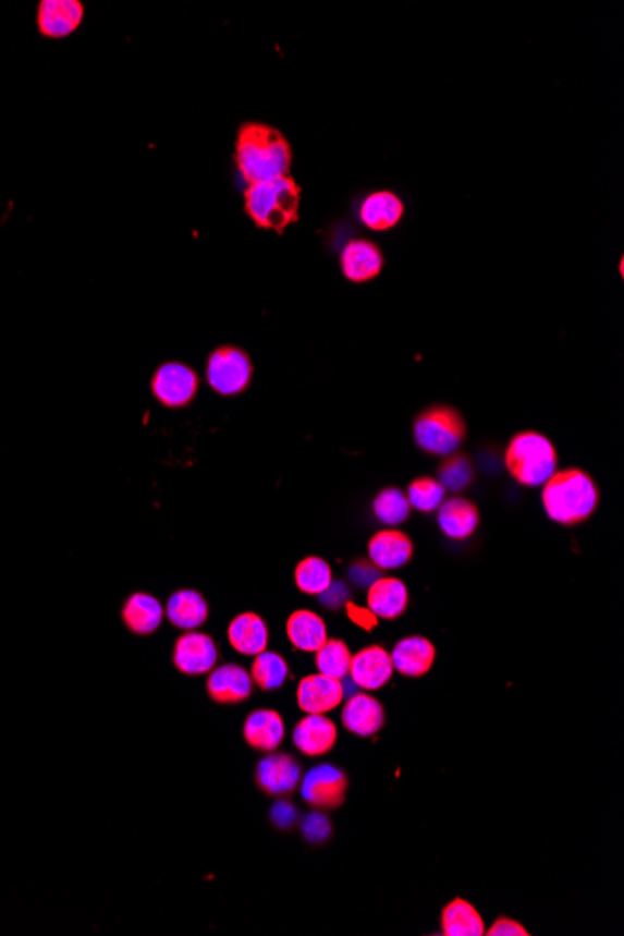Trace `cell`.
I'll return each mask as SVG.
<instances>
[{"label": "cell", "instance_id": "obj_1", "mask_svg": "<svg viewBox=\"0 0 624 936\" xmlns=\"http://www.w3.org/2000/svg\"><path fill=\"white\" fill-rule=\"evenodd\" d=\"M294 151L289 138L270 124L245 122L237 127L234 163L247 185L289 177Z\"/></svg>", "mask_w": 624, "mask_h": 936}, {"label": "cell", "instance_id": "obj_2", "mask_svg": "<svg viewBox=\"0 0 624 936\" xmlns=\"http://www.w3.org/2000/svg\"><path fill=\"white\" fill-rule=\"evenodd\" d=\"M542 486V505L552 522L572 527L584 524L597 511L600 494L591 475L584 470H561Z\"/></svg>", "mask_w": 624, "mask_h": 936}, {"label": "cell", "instance_id": "obj_3", "mask_svg": "<svg viewBox=\"0 0 624 936\" xmlns=\"http://www.w3.org/2000/svg\"><path fill=\"white\" fill-rule=\"evenodd\" d=\"M245 214L258 229L283 234L299 221L302 187L290 177L247 185L244 191Z\"/></svg>", "mask_w": 624, "mask_h": 936}, {"label": "cell", "instance_id": "obj_4", "mask_svg": "<svg viewBox=\"0 0 624 936\" xmlns=\"http://www.w3.org/2000/svg\"><path fill=\"white\" fill-rule=\"evenodd\" d=\"M505 467L519 485L537 488L558 472V449L545 434H516L505 449Z\"/></svg>", "mask_w": 624, "mask_h": 936}, {"label": "cell", "instance_id": "obj_5", "mask_svg": "<svg viewBox=\"0 0 624 936\" xmlns=\"http://www.w3.org/2000/svg\"><path fill=\"white\" fill-rule=\"evenodd\" d=\"M466 436V420L453 406H428L414 421L415 446L427 454L449 457L461 449Z\"/></svg>", "mask_w": 624, "mask_h": 936}, {"label": "cell", "instance_id": "obj_6", "mask_svg": "<svg viewBox=\"0 0 624 936\" xmlns=\"http://www.w3.org/2000/svg\"><path fill=\"white\" fill-rule=\"evenodd\" d=\"M253 380V361L237 347H219L211 352L206 365V381L221 397L244 393Z\"/></svg>", "mask_w": 624, "mask_h": 936}, {"label": "cell", "instance_id": "obj_7", "mask_svg": "<svg viewBox=\"0 0 624 936\" xmlns=\"http://www.w3.org/2000/svg\"><path fill=\"white\" fill-rule=\"evenodd\" d=\"M151 393L164 408L189 406L198 391V374L185 363L169 361L151 376Z\"/></svg>", "mask_w": 624, "mask_h": 936}, {"label": "cell", "instance_id": "obj_8", "mask_svg": "<svg viewBox=\"0 0 624 936\" xmlns=\"http://www.w3.org/2000/svg\"><path fill=\"white\" fill-rule=\"evenodd\" d=\"M348 776L335 765H316L302 779V797L316 810H335L344 804Z\"/></svg>", "mask_w": 624, "mask_h": 936}, {"label": "cell", "instance_id": "obj_9", "mask_svg": "<svg viewBox=\"0 0 624 936\" xmlns=\"http://www.w3.org/2000/svg\"><path fill=\"white\" fill-rule=\"evenodd\" d=\"M172 661L184 674H206L218 664V645L210 635L197 630H187L174 643Z\"/></svg>", "mask_w": 624, "mask_h": 936}, {"label": "cell", "instance_id": "obj_10", "mask_svg": "<svg viewBox=\"0 0 624 936\" xmlns=\"http://www.w3.org/2000/svg\"><path fill=\"white\" fill-rule=\"evenodd\" d=\"M255 779L266 794L289 797L302 783V765L289 753H270L258 763Z\"/></svg>", "mask_w": 624, "mask_h": 936}, {"label": "cell", "instance_id": "obj_11", "mask_svg": "<svg viewBox=\"0 0 624 936\" xmlns=\"http://www.w3.org/2000/svg\"><path fill=\"white\" fill-rule=\"evenodd\" d=\"M394 668L391 655L381 645H368L357 655H352L350 677L355 686L375 692L393 679Z\"/></svg>", "mask_w": 624, "mask_h": 936}, {"label": "cell", "instance_id": "obj_12", "mask_svg": "<svg viewBox=\"0 0 624 936\" xmlns=\"http://www.w3.org/2000/svg\"><path fill=\"white\" fill-rule=\"evenodd\" d=\"M344 700V682L328 674H307L297 686V705L303 713L326 714Z\"/></svg>", "mask_w": 624, "mask_h": 936}, {"label": "cell", "instance_id": "obj_13", "mask_svg": "<svg viewBox=\"0 0 624 936\" xmlns=\"http://www.w3.org/2000/svg\"><path fill=\"white\" fill-rule=\"evenodd\" d=\"M342 276L352 282L372 281L383 269L380 245L370 240H352L341 251Z\"/></svg>", "mask_w": 624, "mask_h": 936}, {"label": "cell", "instance_id": "obj_14", "mask_svg": "<svg viewBox=\"0 0 624 936\" xmlns=\"http://www.w3.org/2000/svg\"><path fill=\"white\" fill-rule=\"evenodd\" d=\"M85 7L79 0H41L38 7V28L47 38H66L79 28Z\"/></svg>", "mask_w": 624, "mask_h": 936}, {"label": "cell", "instance_id": "obj_15", "mask_svg": "<svg viewBox=\"0 0 624 936\" xmlns=\"http://www.w3.org/2000/svg\"><path fill=\"white\" fill-rule=\"evenodd\" d=\"M211 700L221 705H236L249 700L253 694V679L247 669L237 664H223L213 668L206 682Z\"/></svg>", "mask_w": 624, "mask_h": 936}, {"label": "cell", "instance_id": "obj_16", "mask_svg": "<svg viewBox=\"0 0 624 936\" xmlns=\"http://www.w3.org/2000/svg\"><path fill=\"white\" fill-rule=\"evenodd\" d=\"M294 746L307 757H322L337 742V726L323 714H307L292 733Z\"/></svg>", "mask_w": 624, "mask_h": 936}, {"label": "cell", "instance_id": "obj_17", "mask_svg": "<svg viewBox=\"0 0 624 936\" xmlns=\"http://www.w3.org/2000/svg\"><path fill=\"white\" fill-rule=\"evenodd\" d=\"M414 557V543L399 530H383L368 540V559L380 570L401 569Z\"/></svg>", "mask_w": 624, "mask_h": 936}, {"label": "cell", "instance_id": "obj_18", "mask_svg": "<svg viewBox=\"0 0 624 936\" xmlns=\"http://www.w3.org/2000/svg\"><path fill=\"white\" fill-rule=\"evenodd\" d=\"M391 660L399 673L409 679H419L435 666V643L423 635H407L394 645Z\"/></svg>", "mask_w": 624, "mask_h": 936}, {"label": "cell", "instance_id": "obj_19", "mask_svg": "<svg viewBox=\"0 0 624 936\" xmlns=\"http://www.w3.org/2000/svg\"><path fill=\"white\" fill-rule=\"evenodd\" d=\"M342 724L357 737H375L386 724V713L380 701L368 694H354L344 703Z\"/></svg>", "mask_w": 624, "mask_h": 936}, {"label": "cell", "instance_id": "obj_20", "mask_svg": "<svg viewBox=\"0 0 624 936\" xmlns=\"http://www.w3.org/2000/svg\"><path fill=\"white\" fill-rule=\"evenodd\" d=\"M404 200L393 191H375L365 197L359 208V219L367 229L386 232L401 223L404 217Z\"/></svg>", "mask_w": 624, "mask_h": 936}, {"label": "cell", "instance_id": "obj_21", "mask_svg": "<svg viewBox=\"0 0 624 936\" xmlns=\"http://www.w3.org/2000/svg\"><path fill=\"white\" fill-rule=\"evenodd\" d=\"M286 727L283 716L271 708H258L245 720L244 739L253 750L271 753L283 744Z\"/></svg>", "mask_w": 624, "mask_h": 936}, {"label": "cell", "instance_id": "obj_22", "mask_svg": "<svg viewBox=\"0 0 624 936\" xmlns=\"http://www.w3.org/2000/svg\"><path fill=\"white\" fill-rule=\"evenodd\" d=\"M438 524H440L445 537L453 538V540H466L479 527V507L472 503L469 499L453 496L440 505Z\"/></svg>", "mask_w": 624, "mask_h": 936}, {"label": "cell", "instance_id": "obj_23", "mask_svg": "<svg viewBox=\"0 0 624 936\" xmlns=\"http://www.w3.org/2000/svg\"><path fill=\"white\" fill-rule=\"evenodd\" d=\"M406 583L396 578L380 576L368 585L367 606L376 617L394 621L407 609Z\"/></svg>", "mask_w": 624, "mask_h": 936}, {"label": "cell", "instance_id": "obj_24", "mask_svg": "<svg viewBox=\"0 0 624 936\" xmlns=\"http://www.w3.org/2000/svg\"><path fill=\"white\" fill-rule=\"evenodd\" d=\"M229 642L240 655L257 656L268 648L270 632L262 617L249 611L232 619Z\"/></svg>", "mask_w": 624, "mask_h": 936}, {"label": "cell", "instance_id": "obj_25", "mask_svg": "<svg viewBox=\"0 0 624 936\" xmlns=\"http://www.w3.org/2000/svg\"><path fill=\"white\" fill-rule=\"evenodd\" d=\"M167 619L180 630H197L203 627L208 616H210V606L206 603L198 591L182 589L176 591L167 603Z\"/></svg>", "mask_w": 624, "mask_h": 936}, {"label": "cell", "instance_id": "obj_26", "mask_svg": "<svg viewBox=\"0 0 624 936\" xmlns=\"http://www.w3.org/2000/svg\"><path fill=\"white\" fill-rule=\"evenodd\" d=\"M286 635L297 651L316 653L328 642V627L315 611L297 609L286 621Z\"/></svg>", "mask_w": 624, "mask_h": 936}, {"label": "cell", "instance_id": "obj_27", "mask_svg": "<svg viewBox=\"0 0 624 936\" xmlns=\"http://www.w3.org/2000/svg\"><path fill=\"white\" fill-rule=\"evenodd\" d=\"M163 617V604L159 603L156 596L146 595V593H135L130 596L122 609L125 627L137 635L154 634L161 627Z\"/></svg>", "mask_w": 624, "mask_h": 936}, {"label": "cell", "instance_id": "obj_28", "mask_svg": "<svg viewBox=\"0 0 624 936\" xmlns=\"http://www.w3.org/2000/svg\"><path fill=\"white\" fill-rule=\"evenodd\" d=\"M441 929L448 936H482L485 923L474 904L466 899H453L441 912Z\"/></svg>", "mask_w": 624, "mask_h": 936}, {"label": "cell", "instance_id": "obj_29", "mask_svg": "<svg viewBox=\"0 0 624 936\" xmlns=\"http://www.w3.org/2000/svg\"><path fill=\"white\" fill-rule=\"evenodd\" d=\"M289 664L283 656L271 653V651H264L260 655L255 656V661L250 666V679L264 692L279 690L284 682L289 681Z\"/></svg>", "mask_w": 624, "mask_h": 936}, {"label": "cell", "instance_id": "obj_30", "mask_svg": "<svg viewBox=\"0 0 624 936\" xmlns=\"http://www.w3.org/2000/svg\"><path fill=\"white\" fill-rule=\"evenodd\" d=\"M297 589L305 595H322L333 583V572L322 557H305L294 572Z\"/></svg>", "mask_w": 624, "mask_h": 936}, {"label": "cell", "instance_id": "obj_31", "mask_svg": "<svg viewBox=\"0 0 624 936\" xmlns=\"http://www.w3.org/2000/svg\"><path fill=\"white\" fill-rule=\"evenodd\" d=\"M372 511H375L378 522L389 525V527H394V525H401L406 522L407 518H409V512H412V505H409L406 496L399 488L389 486V488H383L376 496Z\"/></svg>", "mask_w": 624, "mask_h": 936}, {"label": "cell", "instance_id": "obj_32", "mask_svg": "<svg viewBox=\"0 0 624 936\" xmlns=\"http://www.w3.org/2000/svg\"><path fill=\"white\" fill-rule=\"evenodd\" d=\"M352 664V653L346 643L341 640H328L316 651V668L318 673L328 674L333 679H346Z\"/></svg>", "mask_w": 624, "mask_h": 936}, {"label": "cell", "instance_id": "obj_33", "mask_svg": "<svg viewBox=\"0 0 624 936\" xmlns=\"http://www.w3.org/2000/svg\"><path fill=\"white\" fill-rule=\"evenodd\" d=\"M474 464L464 452L449 454L438 467V481L449 491L466 490L474 483Z\"/></svg>", "mask_w": 624, "mask_h": 936}, {"label": "cell", "instance_id": "obj_34", "mask_svg": "<svg viewBox=\"0 0 624 936\" xmlns=\"http://www.w3.org/2000/svg\"><path fill=\"white\" fill-rule=\"evenodd\" d=\"M445 488L435 477L415 478L407 486V501L419 512L430 514L438 511L440 505L445 501Z\"/></svg>", "mask_w": 624, "mask_h": 936}, {"label": "cell", "instance_id": "obj_35", "mask_svg": "<svg viewBox=\"0 0 624 936\" xmlns=\"http://www.w3.org/2000/svg\"><path fill=\"white\" fill-rule=\"evenodd\" d=\"M303 836L313 844H322L331 838V820L322 812H313L302 818Z\"/></svg>", "mask_w": 624, "mask_h": 936}, {"label": "cell", "instance_id": "obj_36", "mask_svg": "<svg viewBox=\"0 0 624 936\" xmlns=\"http://www.w3.org/2000/svg\"><path fill=\"white\" fill-rule=\"evenodd\" d=\"M270 815L273 825L281 830H290L297 823V810L290 804L289 800L276 802V805L271 807Z\"/></svg>", "mask_w": 624, "mask_h": 936}, {"label": "cell", "instance_id": "obj_37", "mask_svg": "<svg viewBox=\"0 0 624 936\" xmlns=\"http://www.w3.org/2000/svg\"><path fill=\"white\" fill-rule=\"evenodd\" d=\"M485 935L490 936H527L526 927L524 925H519L518 922H514L511 917H500L498 922L493 923L492 927L488 929V933Z\"/></svg>", "mask_w": 624, "mask_h": 936}, {"label": "cell", "instance_id": "obj_38", "mask_svg": "<svg viewBox=\"0 0 624 936\" xmlns=\"http://www.w3.org/2000/svg\"><path fill=\"white\" fill-rule=\"evenodd\" d=\"M346 587H342L341 583H331L328 589L323 591L320 598H322L323 604L328 606V608H339L341 604H344V598L348 596V591H344Z\"/></svg>", "mask_w": 624, "mask_h": 936}, {"label": "cell", "instance_id": "obj_39", "mask_svg": "<svg viewBox=\"0 0 624 936\" xmlns=\"http://www.w3.org/2000/svg\"><path fill=\"white\" fill-rule=\"evenodd\" d=\"M350 572H362V578H357V580H355V583H359V585H367L368 587L370 583H375L376 580L380 578L381 570L378 569V567H375V564L372 563H355L354 567H352V570H350Z\"/></svg>", "mask_w": 624, "mask_h": 936}]
</instances>
